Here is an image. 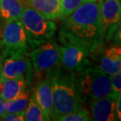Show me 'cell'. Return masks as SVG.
Listing matches in <instances>:
<instances>
[{
	"label": "cell",
	"instance_id": "obj_1",
	"mask_svg": "<svg viewBox=\"0 0 121 121\" xmlns=\"http://www.w3.org/2000/svg\"><path fill=\"white\" fill-rule=\"evenodd\" d=\"M101 2H86L65 18L58 33L59 43H78L92 53L101 49L105 35L101 20Z\"/></svg>",
	"mask_w": 121,
	"mask_h": 121
},
{
	"label": "cell",
	"instance_id": "obj_2",
	"mask_svg": "<svg viewBox=\"0 0 121 121\" xmlns=\"http://www.w3.org/2000/svg\"><path fill=\"white\" fill-rule=\"evenodd\" d=\"M51 83L54 115L58 116L75 112L84 108V102L74 72L61 67L48 75Z\"/></svg>",
	"mask_w": 121,
	"mask_h": 121
},
{
	"label": "cell",
	"instance_id": "obj_3",
	"mask_svg": "<svg viewBox=\"0 0 121 121\" xmlns=\"http://www.w3.org/2000/svg\"><path fill=\"white\" fill-rule=\"evenodd\" d=\"M74 72L85 103L111 94V76L102 72L93 63Z\"/></svg>",
	"mask_w": 121,
	"mask_h": 121
},
{
	"label": "cell",
	"instance_id": "obj_4",
	"mask_svg": "<svg viewBox=\"0 0 121 121\" xmlns=\"http://www.w3.org/2000/svg\"><path fill=\"white\" fill-rule=\"evenodd\" d=\"M29 49L54 38L57 25L53 21L47 20L28 6H25L21 17Z\"/></svg>",
	"mask_w": 121,
	"mask_h": 121
},
{
	"label": "cell",
	"instance_id": "obj_5",
	"mask_svg": "<svg viewBox=\"0 0 121 121\" xmlns=\"http://www.w3.org/2000/svg\"><path fill=\"white\" fill-rule=\"evenodd\" d=\"M35 78L47 76L50 72L61 67L59 44L54 38L39 45L29 52Z\"/></svg>",
	"mask_w": 121,
	"mask_h": 121
},
{
	"label": "cell",
	"instance_id": "obj_6",
	"mask_svg": "<svg viewBox=\"0 0 121 121\" xmlns=\"http://www.w3.org/2000/svg\"><path fill=\"white\" fill-rule=\"evenodd\" d=\"M27 36L21 20L5 22L0 39V55L3 57L29 54Z\"/></svg>",
	"mask_w": 121,
	"mask_h": 121
},
{
	"label": "cell",
	"instance_id": "obj_7",
	"mask_svg": "<svg viewBox=\"0 0 121 121\" xmlns=\"http://www.w3.org/2000/svg\"><path fill=\"white\" fill-rule=\"evenodd\" d=\"M25 78L31 86L33 69L29 54L3 57L0 55V81L6 79Z\"/></svg>",
	"mask_w": 121,
	"mask_h": 121
},
{
	"label": "cell",
	"instance_id": "obj_8",
	"mask_svg": "<svg viewBox=\"0 0 121 121\" xmlns=\"http://www.w3.org/2000/svg\"><path fill=\"white\" fill-rule=\"evenodd\" d=\"M60 65L67 71L76 72L91 63V52L87 48L72 42H62L59 44Z\"/></svg>",
	"mask_w": 121,
	"mask_h": 121
},
{
	"label": "cell",
	"instance_id": "obj_9",
	"mask_svg": "<svg viewBox=\"0 0 121 121\" xmlns=\"http://www.w3.org/2000/svg\"><path fill=\"white\" fill-rule=\"evenodd\" d=\"M121 0H101V20L105 42L109 41L118 29L121 18Z\"/></svg>",
	"mask_w": 121,
	"mask_h": 121
},
{
	"label": "cell",
	"instance_id": "obj_10",
	"mask_svg": "<svg viewBox=\"0 0 121 121\" xmlns=\"http://www.w3.org/2000/svg\"><path fill=\"white\" fill-rule=\"evenodd\" d=\"M31 93V97L43 111L45 120H51L54 115V105L51 83L49 76L41 77L36 79Z\"/></svg>",
	"mask_w": 121,
	"mask_h": 121
},
{
	"label": "cell",
	"instance_id": "obj_11",
	"mask_svg": "<svg viewBox=\"0 0 121 121\" xmlns=\"http://www.w3.org/2000/svg\"><path fill=\"white\" fill-rule=\"evenodd\" d=\"M95 58L97 64H94L106 74L112 76L121 70V49L120 45L112 47L93 53L91 59Z\"/></svg>",
	"mask_w": 121,
	"mask_h": 121
},
{
	"label": "cell",
	"instance_id": "obj_12",
	"mask_svg": "<svg viewBox=\"0 0 121 121\" xmlns=\"http://www.w3.org/2000/svg\"><path fill=\"white\" fill-rule=\"evenodd\" d=\"M115 101L116 98L110 94L106 97L89 102L92 120L96 121L119 120L116 113Z\"/></svg>",
	"mask_w": 121,
	"mask_h": 121
},
{
	"label": "cell",
	"instance_id": "obj_13",
	"mask_svg": "<svg viewBox=\"0 0 121 121\" xmlns=\"http://www.w3.org/2000/svg\"><path fill=\"white\" fill-rule=\"evenodd\" d=\"M62 0H26L27 5L47 20L60 18Z\"/></svg>",
	"mask_w": 121,
	"mask_h": 121
},
{
	"label": "cell",
	"instance_id": "obj_14",
	"mask_svg": "<svg viewBox=\"0 0 121 121\" xmlns=\"http://www.w3.org/2000/svg\"><path fill=\"white\" fill-rule=\"evenodd\" d=\"M28 89H31L25 78L6 79L0 81V98L3 101L17 98Z\"/></svg>",
	"mask_w": 121,
	"mask_h": 121
},
{
	"label": "cell",
	"instance_id": "obj_15",
	"mask_svg": "<svg viewBox=\"0 0 121 121\" xmlns=\"http://www.w3.org/2000/svg\"><path fill=\"white\" fill-rule=\"evenodd\" d=\"M24 7L22 0H0V17L3 22L21 20Z\"/></svg>",
	"mask_w": 121,
	"mask_h": 121
},
{
	"label": "cell",
	"instance_id": "obj_16",
	"mask_svg": "<svg viewBox=\"0 0 121 121\" xmlns=\"http://www.w3.org/2000/svg\"><path fill=\"white\" fill-rule=\"evenodd\" d=\"M31 89H28L21 95L12 100L3 102V108L6 112H25L28 107L31 98Z\"/></svg>",
	"mask_w": 121,
	"mask_h": 121
},
{
	"label": "cell",
	"instance_id": "obj_17",
	"mask_svg": "<svg viewBox=\"0 0 121 121\" xmlns=\"http://www.w3.org/2000/svg\"><path fill=\"white\" fill-rule=\"evenodd\" d=\"M25 120L27 121H44L45 118L43 111L31 95L28 107L25 111Z\"/></svg>",
	"mask_w": 121,
	"mask_h": 121
},
{
	"label": "cell",
	"instance_id": "obj_18",
	"mask_svg": "<svg viewBox=\"0 0 121 121\" xmlns=\"http://www.w3.org/2000/svg\"><path fill=\"white\" fill-rule=\"evenodd\" d=\"M96 1L98 0H62L59 20H65L81 5L86 3V2Z\"/></svg>",
	"mask_w": 121,
	"mask_h": 121
},
{
	"label": "cell",
	"instance_id": "obj_19",
	"mask_svg": "<svg viewBox=\"0 0 121 121\" xmlns=\"http://www.w3.org/2000/svg\"><path fill=\"white\" fill-rule=\"evenodd\" d=\"M54 120L58 121H90L92 120V118L88 110L85 108H83L75 112L58 116L54 117Z\"/></svg>",
	"mask_w": 121,
	"mask_h": 121
},
{
	"label": "cell",
	"instance_id": "obj_20",
	"mask_svg": "<svg viewBox=\"0 0 121 121\" xmlns=\"http://www.w3.org/2000/svg\"><path fill=\"white\" fill-rule=\"evenodd\" d=\"M121 72H119L111 76V94L117 98L121 94Z\"/></svg>",
	"mask_w": 121,
	"mask_h": 121
},
{
	"label": "cell",
	"instance_id": "obj_21",
	"mask_svg": "<svg viewBox=\"0 0 121 121\" xmlns=\"http://www.w3.org/2000/svg\"><path fill=\"white\" fill-rule=\"evenodd\" d=\"M2 120L5 121H24L25 120V112H6Z\"/></svg>",
	"mask_w": 121,
	"mask_h": 121
},
{
	"label": "cell",
	"instance_id": "obj_22",
	"mask_svg": "<svg viewBox=\"0 0 121 121\" xmlns=\"http://www.w3.org/2000/svg\"><path fill=\"white\" fill-rule=\"evenodd\" d=\"M115 108H116V113H117L118 120H121V94H118L116 98L115 101Z\"/></svg>",
	"mask_w": 121,
	"mask_h": 121
},
{
	"label": "cell",
	"instance_id": "obj_23",
	"mask_svg": "<svg viewBox=\"0 0 121 121\" xmlns=\"http://www.w3.org/2000/svg\"><path fill=\"white\" fill-rule=\"evenodd\" d=\"M3 102L4 101L0 98V118H1V120L2 119V117H4L5 113H6V112H5V110H4V108H3Z\"/></svg>",
	"mask_w": 121,
	"mask_h": 121
},
{
	"label": "cell",
	"instance_id": "obj_24",
	"mask_svg": "<svg viewBox=\"0 0 121 121\" xmlns=\"http://www.w3.org/2000/svg\"><path fill=\"white\" fill-rule=\"evenodd\" d=\"M3 21L2 19L0 17V39H1V36H2V28H3Z\"/></svg>",
	"mask_w": 121,
	"mask_h": 121
},
{
	"label": "cell",
	"instance_id": "obj_25",
	"mask_svg": "<svg viewBox=\"0 0 121 121\" xmlns=\"http://www.w3.org/2000/svg\"><path fill=\"white\" fill-rule=\"evenodd\" d=\"M98 1H101V0H98Z\"/></svg>",
	"mask_w": 121,
	"mask_h": 121
},
{
	"label": "cell",
	"instance_id": "obj_26",
	"mask_svg": "<svg viewBox=\"0 0 121 121\" xmlns=\"http://www.w3.org/2000/svg\"><path fill=\"white\" fill-rule=\"evenodd\" d=\"M0 120H1V118H0Z\"/></svg>",
	"mask_w": 121,
	"mask_h": 121
}]
</instances>
